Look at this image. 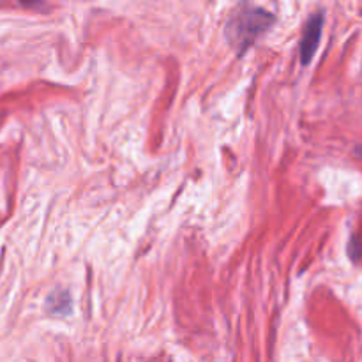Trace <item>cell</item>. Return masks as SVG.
Segmentation results:
<instances>
[{
    "label": "cell",
    "instance_id": "cell-1",
    "mask_svg": "<svg viewBox=\"0 0 362 362\" xmlns=\"http://www.w3.org/2000/svg\"><path fill=\"white\" fill-rule=\"evenodd\" d=\"M274 23V14L262 7H243L233 13L225 28V35L233 49L244 53Z\"/></svg>",
    "mask_w": 362,
    "mask_h": 362
},
{
    "label": "cell",
    "instance_id": "cell-2",
    "mask_svg": "<svg viewBox=\"0 0 362 362\" xmlns=\"http://www.w3.org/2000/svg\"><path fill=\"white\" fill-rule=\"evenodd\" d=\"M322 28H324V14L315 13L308 20L303 34V41H300V62H303V66H308L313 60L318 45H320Z\"/></svg>",
    "mask_w": 362,
    "mask_h": 362
},
{
    "label": "cell",
    "instance_id": "cell-3",
    "mask_svg": "<svg viewBox=\"0 0 362 362\" xmlns=\"http://www.w3.org/2000/svg\"><path fill=\"white\" fill-rule=\"evenodd\" d=\"M46 310L52 315H67L71 311V296L66 290L49 293L46 299Z\"/></svg>",
    "mask_w": 362,
    "mask_h": 362
},
{
    "label": "cell",
    "instance_id": "cell-4",
    "mask_svg": "<svg viewBox=\"0 0 362 362\" xmlns=\"http://www.w3.org/2000/svg\"><path fill=\"white\" fill-rule=\"evenodd\" d=\"M18 2H20L21 6L34 7V6H37V4H41V0H18Z\"/></svg>",
    "mask_w": 362,
    "mask_h": 362
}]
</instances>
